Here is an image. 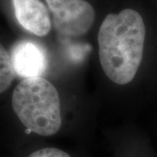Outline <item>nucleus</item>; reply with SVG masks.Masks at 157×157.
Wrapping results in <instances>:
<instances>
[{
  "mask_svg": "<svg viewBox=\"0 0 157 157\" xmlns=\"http://www.w3.org/2000/svg\"><path fill=\"white\" fill-rule=\"evenodd\" d=\"M146 28L138 11L124 9L108 14L98 33L99 58L104 73L118 85L131 82L143 56Z\"/></svg>",
  "mask_w": 157,
  "mask_h": 157,
  "instance_id": "1",
  "label": "nucleus"
},
{
  "mask_svg": "<svg viewBox=\"0 0 157 157\" xmlns=\"http://www.w3.org/2000/svg\"><path fill=\"white\" fill-rule=\"evenodd\" d=\"M17 22L33 34L45 36L51 31V19L46 6L40 0H12Z\"/></svg>",
  "mask_w": 157,
  "mask_h": 157,
  "instance_id": "5",
  "label": "nucleus"
},
{
  "mask_svg": "<svg viewBox=\"0 0 157 157\" xmlns=\"http://www.w3.org/2000/svg\"><path fill=\"white\" fill-rule=\"evenodd\" d=\"M56 31L67 37L86 34L95 19L94 7L85 0H45Z\"/></svg>",
  "mask_w": 157,
  "mask_h": 157,
  "instance_id": "3",
  "label": "nucleus"
},
{
  "mask_svg": "<svg viewBox=\"0 0 157 157\" xmlns=\"http://www.w3.org/2000/svg\"><path fill=\"white\" fill-rule=\"evenodd\" d=\"M29 157H71L67 153L55 147H45L33 152Z\"/></svg>",
  "mask_w": 157,
  "mask_h": 157,
  "instance_id": "7",
  "label": "nucleus"
},
{
  "mask_svg": "<svg viewBox=\"0 0 157 157\" xmlns=\"http://www.w3.org/2000/svg\"><path fill=\"white\" fill-rule=\"evenodd\" d=\"M11 104L21 123L31 132L50 136L61 128L59 93L46 78L23 79L14 89Z\"/></svg>",
  "mask_w": 157,
  "mask_h": 157,
  "instance_id": "2",
  "label": "nucleus"
},
{
  "mask_svg": "<svg viewBox=\"0 0 157 157\" xmlns=\"http://www.w3.org/2000/svg\"><path fill=\"white\" fill-rule=\"evenodd\" d=\"M14 69L11 55L0 44V94L4 93L11 86L14 78Z\"/></svg>",
  "mask_w": 157,
  "mask_h": 157,
  "instance_id": "6",
  "label": "nucleus"
},
{
  "mask_svg": "<svg viewBox=\"0 0 157 157\" xmlns=\"http://www.w3.org/2000/svg\"><path fill=\"white\" fill-rule=\"evenodd\" d=\"M11 58L14 72L24 79L42 77L48 66L45 48L30 40H22L14 45Z\"/></svg>",
  "mask_w": 157,
  "mask_h": 157,
  "instance_id": "4",
  "label": "nucleus"
}]
</instances>
